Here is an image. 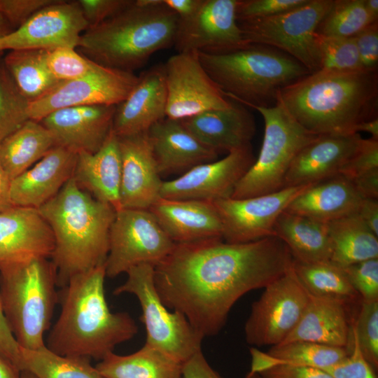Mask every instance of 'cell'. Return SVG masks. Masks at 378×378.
Instances as JSON below:
<instances>
[{
	"instance_id": "6da1fadb",
	"label": "cell",
	"mask_w": 378,
	"mask_h": 378,
	"mask_svg": "<svg viewBox=\"0 0 378 378\" xmlns=\"http://www.w3.org/2000/svg\"><path fill=\"white\" fill-rule=\"evenodd\" d=\"M294 259L275 236L241 244L222 239L175 244L154 267L163 304L181 313L203 337L223 328L230 309L248 292L286 273Z\"/></svg>"
},
{
	"instance_id": "7a4b0ae2",
	"label": "cell",
	"mask_w": 378,
	"mask_h": 378,
	"mask_svg": "<svg viewBox=\"0 0 378 378\" xmlns=\"http://www.w3.org/2000/svg\"><path fill=\"white\" fill-rule=\"evenodd\" d=\"M105 277L104 264L74 275L61 288L60 314L46 344L50 350L101 360L137 333V326L128 313L110 311Z\"/></svg>"
},
{
	"instance_id": "3957f363",
	"label": "cell",
	"mask_w": 378,
	"mask_h": 378,
	"mask_svg": "<svg viewBox=\"0 0 378 378\" xmlns=\"http://www.w3.org/2000/svg\"><path fill=\"white\" fill-rule=\"evenodd\" d=\"M377 71L318 70L281 90L277 100L307 131L342 135L377 118Z\"/></svg>"
},
{
	"instance_id": "277c9868",
	"label": "cell",
	"mask_w": 378,
	"mask_h": 378,
	"mask_svg": "<svg viewBox=\"0 0 378 378\" xmlns=\"http://www.w3.org/2000/svg\"><path fill=\"white\" fill-rule=\"evenodd\" d=\"M54 235L50 260L57 286L76 274L105 264L115 210L94 198L71 178L58 194L38 209Z\"/></svg>"
},
{
	"instance_id": "5b68a950",
	"label": "cell",
	"mask_w": 378,
	"mask_h": 378,
	"mask_svg": "<svg viewBox=\"0 0 378 378\" xmlns=\"http://www.w3.org/2000/svg\"><path fill=\"white\" fill-rule=\"evenodd\" d=\"M177 15L163 0H132L81 35L78 52L105 67L133 72L156 52L174 46Z\"/></svg>"
},
{
	"instance_id": "8992f818",
	"label": "cell",
	"mask_w": 378,
	"mask_h": 378,
	"mask_svg": "<svg viewBox=\"0 0 378 378\" xmlns=\"http://www.w3.org/2000/svg\"><path fill=\"white\" fill-rule=\"evenodd\" d=\"M199 57L226 97L250 108L274 106L281 90L311 74L288 55L262 45L225 53L199 52Z\"/></svg>"
},
{
	"instance_id": "52a82bcc",
	"label": "cell",
	"mask_w": 378,
	"mask_h": 378,
	"mask_svg": "<svg viewBox=\"0 0 378 378\" xmlns=\"http://www.w3.org/2000/svg\"><path fill=\"white\" fill-rule=\"evenodd\" d=\"M55 267L48 258L0 263V300L8 326L20 348L46 345L56 304Z\"/></svg>"
},
{
	"instance_id": "ba28073f",
	"label": "cell",
	"mask_w": 378,
	"mask_h": 378,
	"mask_svg": "<svg viewBox=\"0 0 378 378\" xmlns=\"http://www.w3.org/2000/svg\"><path fill=\"white\" fill-rule=\"evenodd\" d=\"M262 115L265 134L260 152L237 184L231 198L244 199L282 189L287 172L298 153L319 135L304 129L280 102L252 108Z\"/></svg>"
},
{
	"instance_id": "9c48e42d",
	"label": "cell",
	"mask_w": 378,
	"mask_h": 378,
	"mask_svg": "<svg viewBox=\"0 0 378 378\" xmlns=\"http://www.w3.org/2000/svg\"><path fill=\"white\" fill-rule=\"evenodd\" d=\"M154 267L141 264L130 269L126 281L114 289L113 294L135 295L146 330L145 344L183 363L202 350L204 337L181 313L170 312L163 304L154 282Z\"/></svg>"
},
{
	"instance_id": "30bf717a",
	"label": "cell",
	"mask_w": 378,
	"mask_h": 378,
	"mask_svg": "<svg viewBox=\"0 0 378 378\" xmlns=\"http://www.w3.org/2000/svg\"><path fill=\"white\" fill-rule=\"evenodd\" d=\"M332 4L333 0H308L287 12L238 24L247 44L277 49L314 73L320 69L316 30Z\"/></svg>"
},
{
	"instance_id": "8fae6325",
	"label": "cell",
	"mask_w": 378,
	"mask_h": 378,
	"mask_svg": "<svg viewBox=\"0 0 378 378\" xmlns=\"http://www.w3.org/2000/svg\"><path fill=\"white\" fill-rule=\"evenodd\" d=\"M174 246L149 210H118L109 231L106 276L114 278L141 264L155 266Z\"/></svg>"
},
{
	"instance_id": "7c38bea8",
	"label": "cell",
	"mask_w": 378,
	"mask_h": 378,
	"mask_svg": "<svg viewBox=\"0 0 378 378\" xmlns=\"http://www.w3.org/2000/svg\"><path fill=\"white\" fill-rule=\"evenodd\" d=\"M264 288L244 326L246 342L255 346L281 343L298 324L309 298L293 266Z\"/></svg>"
},
{
	"instance_id": "4fadbf2b",
	"label": "cell",
	"mask_w": 378,
	"mask_h": 378,
	"mask_svg": "<svg viewBox=\"0 0 378 378\" xmlns=\"http://www.w3.org/2000/svg\"><path fill=\"white\" fill-rule=\"evenodd\" d=\"M164 68L167 118L181 120L231 105L232 99L225 95L204 69L198 51L177 52L167 59Z\"/></svg>"
},
{
	"instance_id": "5bb4252c",
	"label": "cell",
	"mask_w": 378,
	"mask_h": 378,
	"mask_svg": "<svg viewBox=\"0 0 378 378\" xmlns=\"http://www.w3.org/2000/svg\"><path fill=\"white\" fill-rule=\"evenodd\" d=\"M133 72L100 65L88 75L59 82L51 90L29 103V118L41 121L60 108L121 103L137 83Z\"/></svg>"
},
{
	"instance_id": "9a60e30c",
	"label": "cell",
	"mask_w": 378,
	"mask_h": 378,
	"mask_svg": "<svg viewBox=\"0 0 378 378\" xmlns=\"http://www.w3.org/2000/svg\"><path fill=\"white\" fill-rule=\"evenodd\" d=\"M88 28L78 1L55 0L24 24L0 38V52L78 46Z\"/></svg>"
},
{
	"instance_id": "2e32d148",
	"label": "cell",
	"mask_w": 378,
	"mask_h": 378,
	"mask_svg": "<svg viewBox=\"0 0 378 378\" xmlns=\"http://www.w3.org/2000/svg\"><path fill=\"white\" fill-rule=\"evenodd\" d=\"M311 185L283 188L244 199L229 197L214 202L223 225V240L241 244L275 236L274 228L279 215Z\"/></svg>"
},
{
	"instance_id": "e0dca14e",
	"label": "cell",
	"mask_w": 378,
	"mask_h": 378,
	"mask_svg": "<svg viewBox=\"0 0 378 378\" xmlns=\"http://www.w3.org/2000/svg\"><path fill=\"white\" fill-rule=\"evenodd\" d=\"M237 4L238 0H202L191 17L178 19L174 43L177 52L225 53L250 45L237 22Z\"/></svg>"
},
{
	"instance_id": "ac0fdd59",
	"label": "cell",
	"mask_w": 378,
	"mask_h": 378,
	"mask_svg": "<svg viewBox=\"0 0 378 378\" xmlns=\"http://www.w3.org/2000/svg\"><path fill=\"white\" fill-rule=\"evenodd\" d=\"M255 160L251 144L234 149L220 160L197 165L176 178L163 181L160 197L211 202L229 198Z\"/></svg>"
},
{
	"instance_id": "d6986e66",
	"label": "cell",
	"mask_w": 378,
	"mask_h": 378,
	"mask_svg": "<svg viewBox=\"0 0 378 378\" xmlns=\"http://www.w3.org/2000/svg\"><path fill=\"white\" fill-rule=\"evenodd\" d=\"M121 157V209H147L160 198L162 185L148 132L118 136Z\"/></svg>"
},
{
	"instance_id": "ffe728a7",
	"label": "cell",
	"mask_w": 378,
	"mask_h": 378,
	"mask_svg": "<svg viewBox=\"0 0 378 378\" xmlns=\"http://www.w3.org/2000/svg\"><path fill=\"white\" fill-rule=\"evenodd\" d=\"M115 105L78 106L55 111L41 122L57 146L75 153L97 152L112 130Z\"/></svg>"
},
{
	"instance_id": "44dd1931",
	"label": "cell",
	"mask_w": 378,
	"mask_h": 378,
	"mask_svg": "<svg viewBox=\"0 0 378 378\" xmlns=\"http://www.w3.org/2000/svg\"><path fill=\"white\" fill-rule=\"evenodd\" d=\"M362 139L359 133L319 135L296 155L285 176L282 189L314 184L339 175Z\"/></svg>"
},
{
	"instance_id": "7402d4cb",
	"label": "cell",
	"mask_w": 378,
	"mask_h": 378,
	"mask_svg": "<svg viewBox=\"0 0 378 378\" xmlns=\"http://www.w3.org/2000/svg\"><path fill=\"white\" fill-rule=\"evenodd\" d=\"M167 88L164 64L139 76L127 97L116 106L112 130L118 136L148 132L166 118Z\"/></svg>"
},
{
	"instance_id": "603a6c76",
	"label": "cell",
	"mask_w": 378,
	"mask_h": 378,
	"mask_svg": "<svg viewBox=\"0 0 378 378\" xmlns=\"http://www.w3.org/2000/svg\"><path fill=\"white\" fill-rule=\"evenodd\" d=\"M54 247L51 227L38 209L13 206L0 211V263L50 258Z\"/></svg>"
},
{
	"instance_id": "cb8c5ba5",
	"label": "cell",
	"mask_w": 378,
	"mask_h": 378,
	"mask_svg": "<svg viewBox=\"0 0 378 378\" xmlns=\"http://www.w3.org/2000/svg\"><path fill=\"white\" fill-rule=\"evenodd\" d=\"M77 153L62 146L51 148L40 160L10 181L13 206L39 209L72 178Z\"/></svg>"
},
{
	"instance_id": "d4e9b609",
	"label": "cell",
	"mask_w": 378,
	"mask_h": 378,
	"mask_svg": "<svg viewBox=\"0 0 378 378\" xmlns=\"http://www.w3.org/2000/svg\"><path fill=\"white\" fill-rule=\"evenodd\" d=\"M148 210L175 244L222 239L223 225L214 202L160 197Z\"/></svg>"
},
{
	"instance_id": "484cf974",
	"label": "cell",
	"mask_w": 378,
	"mask_h": 378,
	"mask_svg": "<svg viewBox=\"0 0 378 378\" xmlns=\"http://www.w3.org/2000/svg\"><path fill=\"white\" fill-rule=\"evenodd\" d=\"M148 134L160 176L182 175L217 160L219 154L195 138L180 120L166 117L154 124Z\"/></svg>"
},
{
	"instance_id": "4316f807",
	"label": "cell",
	"mask_w": 378,
	"mask_h": 378,
	"mask_svg": "<svg viewBox=\"0 0 378 378\" xmlns=\"http://www.w3.org/2000/svg\"><path fill=\"white\" fill-rule=\"evenodd\" d=\"M181 121L195 138L218 153L251 144L255 133L253 115L233 99L226 108L205 111Z\"/></svg>"
},
{
	"instance_id": "83f0119b",
	"label": "cell",
	"mask_w": 378,
	"mask_h": 378,
	"mask_svg": "<svg viewBox=\"0 0 378 378\" xmlns=\"http://www.w3.org/2000/svg\"><path fill=\"white\" fill-rule=\"evenodd\" d=\"M351 304L334 298L309 295L300 321L280 344L307 341L346 348L350 353Z\"/></svg>"
},
{
	"instance_id": "f1b7e54d",
	"label": "cell",
	"mask_w": 378,
	"mask_h": 378,
	"mask_svg": "<svg viewBox=\"0 0 378 378\" xmlns=\"http://www.w3.org/2000/svg\"><path fill=\"white\" fill-rule=\"evenodd\" d=\"M121 171L118 137L112 130L97 152L77 153L72 178L82 190L118 211Z\"/></svg>"
},
{
	"instance_id": "f546056e",
	"label": "cell",
	"mask_w": 378,
	"mask_h": 378,
	"mask_svg": "<svg viewBox=\"0 0 378 378\" xmlns=\"http://www.w3.org/2000/svg\"><path fill=\"white\" fill-rule=\"evenodd\" d=\"M363 199L352 182L339 174L309 186L286 211L328 223L357 214Z\"/></svg>"
},
{
	"instance_id": "4dcf8cb0",
	"label": "cell",
	"mask_w": 378,
	"mask_h": 378,
	"mask_svg": "<svg viewBox=\"0 0 378 378\" xmlns=\"http://www.w3.org/2000/svg\"><path fill=\"white\" fill-rule=\"evenodd\" d=\"M274 231L294 260L311 263L330 260L328 223L285 210L278 217Z\"/></svg>"
},
{
	"instance_id": "1f68e13d",
	"label": "cell",
	"mask_w": 378,
	"mask_h": 378,
	"mask_svg": "<svg viewBox=\"0 0 378 378\" xmlns=\"http://www.w3.org/2000/svg\"><path fill=\"white\" fill-rule=\"evenodd\" d=\"M249 372L260 373L276 365L307 366L325 370L346 358V348L307 341H295L272 346L265 353L255 347L250 349Z\"/></svg>"
},
{
	"instance_id": "d6a6232c",
	"label": "cell",
	"mask_w": 378,
	"mask_h": 378,
	"mask_svg": "<svg viewBox=\"0 0 378 378\" xmlns=\"http://www.w3.org/2000/svg\"><path fill=\"white\" fill-rule=\"evenodd\" d=\"M56 146L53 135L41 122L29 119L0 142V164L13 180Z\"/></svg>"
},
{
	"instance_id": "836d02e7",
	"label": "cell",
	"mask_w": 378,
	"mask_h": 378,
	"mask_svg": "<svg viewBox=\"0 0 378 378\" xmlns=\"http://www.w3.org/2000/svg\"><path fill=\"white\" fill-rule=\"evenodd\" d=\"M95 368L103 378H182V363L146 344L128 355L113 352Z\"/></svg>"
},
{
	"instance_id": "e575fe53",
	"label": "cell",
	"mask_w": 378,
	"mask_h": 378,
	"mask_svg": "<svg viewBox=\"0 0 378 378\" xmlns=\"http://www.w3.org/2000/svg\"><path fill=\"white\" fill-rule=\"evenodd\" d=\"M330 261L343 267L378 258V236L357 214L328 223Z\"/></svg>"
},
{
	"instance_id": "d590c367",
	"label": "cell",
	"mask_w": 378,
	"mask_h": 378,
	"mask_svg": "<svg viewBox=\"0 0 378 378\" xmlns=\"http://www.w3.org/2000/svg\"><path fill=\"white\" fill-rule=\"evenodd\" d=\"M47 50H10L2 62L20 92L31 102L43 96L59 82L47 64Z\"/></svg>"
},
{
	"instance_id": "8d00e7d4",
	"label": "cell",
	"mask_w": 378,
	"mask_h": 378,
	"mask_svg": "<svg viewBox=\"0 0 378 378\" xmlns=\"http://www.w3.org/2000/svg\"><path fill=\"white\" fill-rule=\"evenodd\" d=\"M293 270L311 295L354 304L361 300L343 268L330 260L304 263L294 260Z\"/></svg>"
},
{
	"instance_id": "74e56055",
	"label": "cell",
	"mask_w": 378,
	"mask_h": 378,
	"mask_svg": "<svg viewBox=\"0 0 378 378\" xmlns=\"http://www.w3.org/2000/svg\"><path fill=\"white\" fill-rule=\"evenodd\" d=\"M21 372L36 378H103L90 359L57 354L46 345L36 349L21 348Z\"/></svg>"
},
{
	"instance_id": "f35d334b",
	"label": "cell",
	"mask_w": 378,
	"mask_h": 378,
	"mask_svg": "<svg viewBox=\"0 0 378 378\" xmlns=\"http://www.w3.org/2000/svg\"><path fill=\"white\" fill-rule=\"evenodd\" d=\"M374 22L364 0H333V4L319 23L316 33L328 36L351 38Z\"/></svg>"
},
{
	"instance_id": "ab89813d",
	"label": "cell",
	"mask_w": 378,
	"mask_h": 378,
	"mask_svg": "<svg viewBox=\"0 0 378 378\" xmlns=\"http://www.w3.org/2000/svg\"><path fill=\"white\" fill-rule=\"evenodd\" d=\"M30 102L20 92L3 62L0 64V142L29 118Z\"/></svg>"
},
{
	"instance_id": "60d3db41",
	"label": "cell",
	"mask_w": 378,
	"mask_h": 378,
	"mask_svg": "<svg viewBox=\"0 0 378 378\" xmlns=\"http://www.w3.org/2000/svg\"><path fill=\"white\" fill-rule=\"evenodd\" d=\"M320 69L351 71L362 68L354 37L342 38L316 34Z\"/></svg>"
},
{
	"instance_id": "b9f144b4",
	"label": "cell",
	"mask_w": 378,
	"mask_h": 378,
	"mask_svg": "<svg viewBox=\"0 0 378 378\" xmlns=\"http://www.w3.org/2000/svg\"><path fill=\"white\" fill-rule=\"evenodd\" d=\"M352 329L360 349L374 370L378 368V301H360Z\"/></svg>"
},
{
	"instance_id": "7bdbcfd3",
	"label": "cell",
	"mask_w": 378,
	"mask_h": 378,
	"mask_svg": "<svg viewBox=\"0 0 378 378\" xmlns=\"http://www.w3.org/2000/svg\"><path fill=\"white\" fill-rule=\"evenodd\" d=\"M46 59L50 72L59 81L84 77L100 66L74 48L47 50Z\"/></svg>"
},
{
	"instance_id": "ee69618b",
	"label": "cell",
	"mask_w": 378,
	"mask_h": 378,
	"mask_svg": "<svg viewBox=\"0 0 378 378\" xmlns=\"http://www.w3.org/2000/svg\"><path fill=\"white\" fill-rule=\"evenodd\" d=\"M362 301H378V258L342 267Z\"/></svg>"
},
{
	"instance_id": "f6af8a7d",
	"label": "cell",
	"mask_w": 378,
	"mask_h": 378,
	"mask_svg": "<svg viewBox=\"0 0 378 378\" xmlns=\"http://www.w3.org/2000/svg\"><path fill=\"white\" fill-rule=\"evenodd\" d=\"M308 0H238L237 22L276 15L307 2Z\"/></svg>"
},
{
	"instance_id": "bcb514c9",
	"label": "cell",
	"mask_w": 378,
	"mask_h": 378,
	"mask_svg": "<svg viewBox=\"0 0 378 378\" xmlns=\"http://www.w3.org/2000/svg\"><path fill=\"white\" fill-rule=\"evenodd\" d=\"M349 354L337 364L323 370L333 378H377L374 370L364 358L351 326Z\"/></svg>"
},
{
	"instance_id": "7dc6e473",
	"label": "cell",
	"mask_w": 378,
	"mask_h": 378,
	"mask_svg": "<svg viewBox=\"0 0 378 378\" xmlns=\"http://www.w3.org/2000/svg\"><path fill=\"white\" fill-rule=\"evenodd\" d=\"M378 169V140L362 139L355 153L340 172L349 179Z\"/></svg>"
},
{
	"instance_id": "c3c4849f",
	"label": "cell",
	"mask_w": 378,
	"mask_h": 378,
	"mask_svg": "<svg viewBox=\"0 0 378 378\" xmlns=\"http://www.w3.org/2000/svg\"><path fill=\"white\" fill-rule=\"evenodd\" d=\"M132 0H78L88 27L95 26L115 15Z\"/></svg>"
},
{
	"instance_id": "681fc988",
	"label": "cell",
	"mask_w": 378,
	"mask_h": 378,
	"mask_svg": "<svg viewBox=\"0 0 378 378\" xmlns=\"http://www.w3.org/2000/svg\"><path fill=\"white\" fill-rule=\"evenodd\" d=\"M55 0H0V14L17 28Z\"/></svg>"
},
{
	"instance_id": "f907efd6",
	"label": "cell",
	"mask_w": 378,
	"mask_h": 378,
	"mask_svg": "<svg viewBox=\"0 0 378 378\" xmlns=\"http://www.w3.org/2000/svg\"><path fill=\"white\" fill-rule=\"evenodd\" d=\"M362 68L377 71L378 22L370 24L354 36Z\"/></svg>"
},
{
	"instance_id": "816d5d0a",
	"label": "cell",
	"mask_w": 378,
	"mask_h": 378,
	"mask_svg": "<svg viewBox=\"0 0 378 378\" xmlns=\"http://www.w3.org/2000/svg\"><path fill=\"white\" fill-rule=\"evenodd\" d=\"M258 374L263 378H333L322 369L284 364L272 366Z\"/></svg>"
},
{
	"instance_id": "f5cc1de1",
	"label": "cell",
	"mask_w": 378,
	"mask_h": 378,
	"mask_svg": "<svg viewBox=\"0 0 378 378\" xmlns=\"http://www.w3.org/2000/svg\"><path fill=\"white\" fill-rule=\"evenodd\" d=\"M0 354L21 372V348L15 340L5 317L0 300Z\"/></svg>"
},
{
	"instance_id": "db71d44e",
	"label": "cell",
	"mask_w": 378,
	"mask_h": 378,
	"mask_svg": "<svg viewBox=\"0 0 378 378\" xmlns=\"http://www.w3.org/2000/svg\"><path fill=\"white\" fill-rule=\"evenodd\" d=\"M182 378H223L208 363L202 350L182 363Z\"/></svg>"
},
{
	"instance_id": "11a10c76",
	"label": "cell",
	"mask_w": 378,
	"mask_h": 378,
	"mask_svg": "<svg viewBox=\"0 0 378 378\" xmlns=\"http://www.w3.org/2000/svg\"><path fill=\"white\" fill-rule=\"evenodd\" d=\"M350 181L363 198L378 200V169L368 172Z\"/></svg>"
},
{
	"instance_id": "9f6ffc18",
	"label": "cell",
	"mask_w": 378,
	"mask_h": 378,
	"mask_svg": "<svg viewBox=\"0 0 378 378\" xmlns=\"http://www.w3.org/2000/svg\"><path fill=\"white\" fill-rule=\"evenodd\" d=\"M357 214L368 227L378 236V200L363 198Z\"/></svg>"
},
{
	"instance_id": "6f0895ef",
	"label": "cell",
	"mask_w": 378,
	"mask_h": 378,
	"mask_svg": "<svg viewBox=\"0 0 378 378\" xmlns=\"http://www.w3.org/2000/svg\"><path fill=\"white\" fill-rule=\"evenodd\" d=\"M163 2L177 15L179 20H185L197 10L202 0H163Z\"/></svg>"
},
{
	"instance_id": "680465c9",
	"label": "cell",
	"mask_w": 378,
	"mask_h": 378,
	"mask_svg": "<svg viewBox=\"0 0 378 378\" xmlns=\"http://www.w3.org/2000/svg\"><path fill=\"white\" fill-rule=\"evenodd\" d=\"M10 181L0 164V211L13 206L9 195Z\"/></svg>"
},
{
	"instance_id": "91938a15",
	"label": "cell",
	"mask_w": 378,
	"mask_h": 378,
	"mask_svg": "<svg viewBox=\"0 0 378 378\" xmlns=\"http://www.w3.org/2000/svg\"><path fill=\"white\" fill-rule=\"evenodd\" d=\"M0 378H21V372L1 354Z\"/></svg>"
},
{
	"instance_id": "94428289",
	"label": "cell",
	"mask_w": 378,
	"mask_h": 378,
	"mask_svg": "<svg viewBox=\"0 0 378 378\" xmlns=\"http://www.w3.org/2000/svg\"><path fill=\"white\" fill-rule=\"evenodd\" d=\"M363 131L369 133L371 138L378 140V119L377 118L360 122L355 127V132Z\"/></svg>"
},
{
	"instance_id": "6125c7cd",
	"label": "cell",
	"mask_w": 378,
	"mask_h": 378,
	"mask_svg": "<svg viewBox=\"0 0 378 378\" xmlns=\"http://www.w3.org/2000/svg\"><path fill=\"white\" fill-rule=\"evenodd\" d=\"M365 8L374 22H378V0H364Z\"/></svg>"
},
{
	"instance_id": "be15d7a7",
	"label": "cell",
	"mask_w": 378,
	"mask_h": 378,
	"mask_svg": "<svg viewBox=\"0 0 378 378\" xmlns=\"http://www.w3.org/2000/svg\"><path fill=\"white\" fill-rule=\"evenodd\" d=\"M13 30V27L6 20V19L0 14V38L8 34ZM3 53V52H0V64L2 62L1 56Z\"/></svg>"
},
{
	"instance_id": "e7e4bbea",
	"label": "cell",
	"mask_w": 378,
	"mask_h": 378,
	"mask_svg": "<svg viewBox=\"0 0 378 378\" xmlns=\"http://www.w3.org/2000/svg\"><path fill=\"white\" fill-rule=\"evenodd\" d=\"M244 378H263L260 374L258 373H251L248 372Z\"/></svg>"
},
{
	"instance_id": "03108f58",
	"label": "cell",
	"mask_w": 378,
	"mask_h": 378,
	"mask_svg": "<svg viewBox=\"0 0 378 378\" xmlns=\"http://www.w3.org/2000/svg\"><path fill=\"white\" fill-rule=\"evenodd\" d=\"M21 378H36V377L28 372L23 371V372H21Z\"/></svg>"
}]
</instances>
